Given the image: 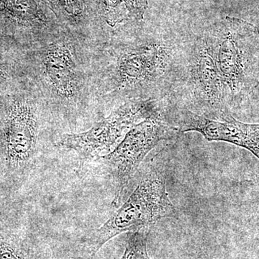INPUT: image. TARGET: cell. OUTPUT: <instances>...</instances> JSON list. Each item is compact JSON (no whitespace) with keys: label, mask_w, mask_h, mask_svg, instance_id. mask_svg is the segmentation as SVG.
<instances>
[{"label":"cell","mask_w":259,"mask_h":259,"mask_svg":"<svg viewBox=\"0 0 259 259\" xmlns=\"http://www.w3.org/2000/svg\"><path fill=\"white\" fill-rule=\"evenodd\" d=\"M177 212L166 191L164 171L153 168L145 174L113 215L92 233L89 246L95 254L107 242L121 233L147 228L162 219L174 217Z\"/></svg>","instance_id":"3"},{"label":"cell","mask_w":259,"mask_h":259,"mask_svg":"<svg viewBox=\"0 0 259 259\" xmlns=\"http://www.w3.org/2000/svg\"><path fill=\"white\" fill-rule=\"evenodd\" d=\"M202 32L231 110L259 85L258 28L241 19L226 17Z\"/></svg>","instance_id":"2"},{"label":"cell","mask_w":259,"mask_h":259,"mask_svg":"<svg viewBox=\"0 0 259 259\" xmlns=\"http://www.w3.org/2000/svg\"><path fill=\"white\" fill-rule=\"evenodd\" d=\"M37 127L33 105L28 100H14L8 109L3 131L5 158L10 167H23L34 156Z\"/></svg>","instance_id":"7"},{"label":"cell","mask_w":259,"mask_h":259,"mask_svg":"<svg viewBox=\"0 0 259 259\" xmlns=\"http://www.w3.org/2000/svg\"><path fill=\"white\" fill-rule=\"evenodd\" d=\"M5 74V73L4 70H3V66L0 64V81H1V80L4 79Z\"/></svg>","instance_id":"13"},{"label":"cell","mask_w":259,"mask_h":259,"mask_svg":"<svg viewBox=\"0 0 259 259\" xmlns=\"http://www.w3.org/2000/svg\"><path fill=\"white\" fill-rule=\"evenodd\" d=\"M47 79L60 96L71 97L76 91V66L74 56L67 44H51L42 56Z\"/></svg>","instance_id":"8"},{"label":"cell","mask_w":259,"mask_h":259,"mask_svg":"<svg viewBox=\"0 0 259 259\" xmlns=\"http://www.w3.org/2000/svg\"><path fill=\"white\" fill-rule=\"evenodd\" d=\"M147 228L133 232L130 235L125 250L120 259H151L147 251Z\"/></svg>","instance_id":"11"},{"label":"cell","mask_w":259,"mask_h":259,"mask_svg":"<svg viewBox=\"0 0 259 259\" xmlns=\"http://www.w3.org/2000/svg\"><path fill=\"white\" fill-rule=\"evenodd\" d=\"M0 8L21 22L30 23L38 18L37 5L34 0H0Z\"/></svg>","instance_id":"10"},{"label":"cell","mask_w":259,"mask_h":259,"mask_svg":"<svg viewBox=\"0 0 259 259\" xmlns=\"http://www.w3.org/2000/svg\"><path fill=\"white\" fill-rule=\"evenodd\" d=\"M183 37L159 34L119 49L112 93L138 99H169L180 74Z\"/></svg>","instance_id":"1"},{"label":"cell","mask_w":259,"mask_h":259,"mask_svg":"<svg viewBox=\"0 0 259 259\" xmlns=\"http://www.w3.org/2000/svg\"><path fill=\"white\" fill-rule=\"evenodd\" d=\"M257 184H258V185L259 186V177L257 178Z\"/></svg>","instance_id":"14"},{"label":"cell","mask_w":259,"mask_h":259,"mask_svg":"<svg viewBox=\"0 0 259 259\" xmlns=\"http://www.w3.org/2000/svg\"><path fill=\"white\" fill-rule=\"evenodd\" d=\"M166 120L182 133H199L208 141H224L249 151L259 160V123H244L231 115L212 120L170 104Z\"/></svg>","instance_id":"6"},{"label":"cell","mask_w":259,"mask_h":259,"mask_svg":"<svg viewBox=\"0 0 259 259\" xmlns=\"http://www.w3.org/2000/svg\"><path fill=\"white\" fill-rule=\"evenodd\" d=\"M180 134L165 117L147 119L127 131L113 151L97 159L107 167L115 181V206L123 203L131 182L148 153L159 143L171 141Z\"/></svg>","instance_id":"5"},{"label":"cell","mask_w":259,"mask_h":259,"mask_svg":"<svg viewBox=\"0 0 259 259\" xmlns=\"http://www.w3.org/2000/svg\"><path fill=\"white\" fill-rule=\"evenodd\" d=\"M0 259H28L25 252L12 238L0 234Z\"/></svg>","instance_id":"12"},{"label":"cell","mask_w":259,"mask_h":259,"mask_svg":"<svg viewBox=\"0 0 259 259\" xmlns=\"http://www.w3.org/2000/svg\"><path fill=\"white\" fill-rule=\"evenodd\" d=\"M169 99L131 100L112 112L92 128L77 134H66L58 147L74 151L83 161L97 160L110 151L125 133L139 122L150 118L165 117Z\"/></svg>","instance_id":"4"},{"label":"cell","mask_w":259,"mask_h":259,"mask_svg":"<svg viewBox=\"0 0 259 259\" xmlns=\"http://www.w3.org/2000/svg\"><path fill=\"white\" fill-rule=\"evenodd\" d=\"M104 15L107 24L114 27L130 20H142L147 0H102Z\"/></svg>","instance_id":"9"}]
</instances>
